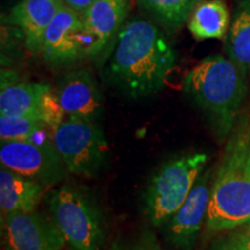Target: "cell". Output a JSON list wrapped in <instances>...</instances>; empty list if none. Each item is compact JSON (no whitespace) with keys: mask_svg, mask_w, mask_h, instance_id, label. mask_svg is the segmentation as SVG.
<instances>
[{"mask_svg":"<svg viewBox=\"0 0 250 250\" xmlns=\"http://www.w3.org/2000/svg\"><path fill=\"white\" fill-rule=\"evenodd\" d=\"M45 188L36 181L1 166L0 169V208L1 215L15 211L31 212L44 195Z\"/></svg>","mask_w":250,"mask_h":250,"instance_id":"15","label":"cell"},{"mask_svg":"<svg viewBox=\"0 0 250 250\" xmlns=\"http://www.w3.org/2000/svg\"><path fill=\"white\" fill-rule=\"evenodd\" d=\"M8 250H9V249H8Z\"/></svg>","mask_w":250,"mask_h":250,"instance_id":"24","label":"cell"},{"mask_svg":"<svg viewBox=\"0 0 250 250\" xmlns=\"http://www.w3.org/2000/svg\"><path fill=\"white\" fill-rule=\"evenodd\" d=\"M96 0H62V4L77 11L78 13L83 14Z\"/></svg>","mask_w":250,"mask_h":250,"instance_id":"21","label":"cell"},{"mask_svg":"<svg viewBox=\"0 0 250 250\" xmlns=\"http://www.w3.org/2000/svg\"><path fill=\"white\" fill-rule=\"evenodd\" d=\"M56 95L67 117L96 122L103 110L102 96L93 77L86 70L65 73L59 80Z\"/></svg>","mask_w":250,"mask_h":250,"instance_id":"12","label":"cell"},{"mask_svg":"<svg viewBox=\"0 0 250 250\" xmlns=\"http://www.w3.org/2000/svg\"><path fill=\"white\" fill-rule=\"evenodd\" d=\"M225 50L243 76L250 78V0H236L234 4Z\"/></svg>","mask_w":250,"mask_h":250,"instance_id":"16","label":"cell"},{"mask_svg":"<svg viewBox=\"0 0 250 250\" xmlns=\"http://www.w3.org/2000/svg\"><path fill=\"white\" fill-rule=\"evenodd\" d=\"M240 227H241V229L236 232V235L239 236V239L241 240L246 248L250 250V220Z\"/></svg>","mask_w":250,"mask_h":250,"instance_id":"22","label":"cell"},{"mask_svg":"<svg viewBox=\"0 0 250 250\" xmlns=\"http://www.w3.org/2000/svg\"><path fill=\"white\" fill-rule=\"evenodd\" d=\"M176 64V52L164 33L143 19L123 24L111 45L108 79L132 99L146 98L164 88Z\"/></svg>","mask_w":250,"mask_h":250,"instance_id":"1","label":"cell"},{"mask_svg":"<svg viewBox=\"0 0 250 250\" xmlns=\"http://www.w3.org/2000/svg\"><path fill=\"white\" fill-rule=\"evenodd\" d=\"M211 179V170L201 174L181 208L164 225L166 237L176 248L191 250L195 246L208 215L212 190Z\"/></svg>","mask_w":250,"mask_h":250,"instance_id":"11","label":"cell"},{"mask_svg":"<svg viewBox=\"0 0 250 250\" xmlns=\"http://www.w3.org/2000/svg\"><path fill=\"white\" fill-rule=\"evenodd\" d=\"M250 220V126L233 131L212 183L205 219L210 232L232 230Z\"/></svg>","mask_w":250,"mask_h":250,"instance_id":"3","label":"cell"},{"mask_svg":"<svg viewBox=\"0 0 250 250\" xmlns=\"http://www.w3.org/2000/svg\"><path fill=\"white\" fill-rule=\"evenodd\" d=\"M9 250H62L66 245L52 218L39 212L15 211L2 217Z\"/></svg>","mask_w":250,"mask_h":250,"instance_id":"10","label":"cell"},{"mask_svg":"<svg viewBox=\"0 0 250 250\" xmlns=\"http://www.w3.org/2000/svg\"><path fill=\"white\" fill-rule=\"evenodd\" d=\"M124 250H161L159 248H154V247H145V246H139V247H134V248H130V249H124Z\"/></svg>","mask_w":250,"mask_h":250,"instance_id":"23","label":"cell"},{"mask_svg":"<svg viewBox=\"0 0 250 250\" xmlns=\"http://www.w3.org/2000/svg\"><path fill=\"white\" fill-rule=\"evenodd\" d=\"M52 220L71 250H101L104 242L99 208L74 188L64 186L48 197Z\"/></svg>","mask_w":250,"mask_h":250,"instance_id":"5","label":"cell"},{"mask_svg":"<svg viewBox=\"0 0 250 250\" xmlns=\"http://www.w3.org/2000/svg\"><path fill=\"white\" fill-rule=\"evenodd\" d=\"M0 114L43 121L52 130L64 121L65 112L50 86L39 83L1 80Z\"/></svg>","mask_w":250,"mask_h":250,"instance_id":"9","label":"cell"},{"mask_svg":"<svg viewBox=\"0 0 250 250\" xmlns=\"http://www.w3.org/2000/svg\"><path fill=\"white\" fill-rule=\"evenodd\" d=\"M183 92L208 116L219 138L225 139L234 130L245 101L246 77L228 57L210 56L188 72Z\"/></svg>","mask_w":250,"mask_h":250,"instance_id":"2","label":"cell"},{"mask_svg":"<svg viewBox=\"0 0 250 250\" xmlns=\"http://www.w3.org/2000/svg\"><path fill=\"white\" fill-rule=\"evenodd\" d=\"M0 160L1 166L44 187L61 182L68 171L52 140L45 143L29 140L1 142Z\"/></svg>","mask_w":250,"mask_h":250,"instance_id":"8","label":"cell"},{"mask_svg":"<svg viewBox=\"0 0 250 250\" xmlns=\"http://www.w3.org/2000/svg\"><path fill=\"white\" fill-rule=\"evenodd\" d=\"M94 44L83 15L62 4L45 31L41 54L50 65L67 66L92 58Z\"/></svg>","mask_w":250,"mask_h":250,"instance_id":"7","label":"cell"},{"mask_svg":"<svg viewBox=\"0 0 250 250\" xmlns=\"http://www.w3.org/2000/svg\"><path fill=\"white\" fill-rule=\"evenodd\" d=\"M229 24V12L224 0H204L193 9L189 30L199 41L223 39Z\"/></svg>","mask_w":250,"mask_h":250,"instance_id":"17","label":"cell"},{"mask_svg":"<svg viewBox=\"0 0 250 250\" xmlns=\"http://www.w3.org/2000/svg\"><path fill=\"white\" fill-rule=\"evenodd\" d=\"M208 250H248L245 247V245L236 235V233L232 234L229 236L221 237V239L215 240L212 243L210 249Z\"/></svg>","mask_w":250,"mask_h":250,"instance_id":"20","label":"cell"},{"mask_svg":"<svg viewBox=\"0 0 250 250\" xmlns=\"http://www.w3.org/2000/svg\"><path fill=\"white\" fill-rule=\"evenodd\" d=\"M130 0H96L83 13V20L95 41L93 57L96 58L112 45L124 24Z\"/></svg>","mask_w":250,"mask_h":250,"instance_id":"14","label":"cell"},{"mask_svg":"<svg viewBox=\"0 0 250 250\" xmlns=\"http://www.w3.org/2000/svg\"><path fill=\"white\" fill-rule=\"evenodd\" d=\"M52 143L71 174L93 177L107 160L108 142L93 121L67 117L52 130Z\"/></svg>","mask_w":250,"mask_h":250,"instance_id":"6","label":"cell"},{"mask_svg":"<svg viewBox=\"0 0 250 250\" xmlns=\"http://www.w3.org/2000/svg\"><path fill=\"white\" fill-rule=\"evenodd\" d=\"M206 162L204 153L181 155L166 162L153 175L144 193V210L153 226H164L179 210Z\"/></svg>","mask_w":250,"mask_h":250,"instance_id":"4","label":"cell"},{"mask_svg":"<svg viewBox=\"0 0 250 250\" xmlns=\"http://www.w3.org/2000/svg\"><path fill=\"white\" fill-rule=\"evenodd\" d=\"M51 129L48 124L36 118L18 116V115H1L0 116V139L29 140V142L45 143L46 131Z\"/></svg>","mask_w":250,"mask_h":250,"instance_id":"19","label":"cell"},{"mask_svg":"<svg viewBox=\"0 0 250 250\" xmlns=\"http://www.w3.org/2000/svg\"><path fill=\"white\" fill-rule=\"evenodd\" d=\"M62 5V0H21L12 8L9 22L21 30L33 54L42 51L45 31Z\"/></svg>","mask_w":250,"mask_h":250,"instance_id":"13","label":"cell"},{"mask_svg":"<svg viewBox=\"0 0 250 250\" xmlns=\"http://www.w3.org/2000/svg\"><path fill=\"white\" fill-rule=\"evenodd\" d=\"M199 2L201 0H137L139 7L168 31L180 29Z\"/></svg>","mask_w":250,"mask_h":250,"instance_id":"18","label":"cell"}]
</instances>
